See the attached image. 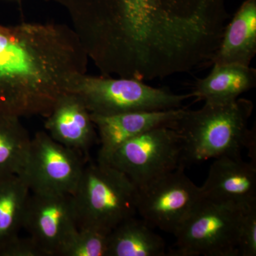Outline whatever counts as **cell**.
<instances>
[{
  "instance_id": "1",
  "label": "cell",
  "mask_w": 256,
  "mask_h": 256,
  "mask_svg": "<svg viewBox=\"0 0 256 256\" xmlns=\"http://www.w3.org/2000/svg\"><path fill=\"white\" fill-rule=\"evenodd\" d=\"M82 30L106 62L140 74L174 66L191 45L160 0H104Z\"/></svg>"
},
{
  "instance_id": "2",
  "label": "cell",
  "mask_w": 256,
  "mask_h": 256,
  "mask_svg": "<svg viewBox=\"0 0 256 256\" xmlns=\"http://www.w3.org/2000/svg\"><path fill=\"white\" fill-rule=\"evenodd\" d=\"M252 110L254 104L245 98L185 110L173 126L181 138L184 166L222 156H242L245 148L256 156L255 132L248 128Z\"/></svg>"
},
{
  "instance_id": "3",
  "label": "cell",
  "mask_w": 256,
  "mask_h": 256,
  "mask_svg": "<svg viewBox=\"0 0 256 256\" xmlns=\"http://www.w3.org/2000/svg\"><path fill=\"white\" fill-rule=\"evenodd\" d=\"M72 196L78 228L109 234L138 213V188L124 172L108 163L85 165Z\"/></svg>"
},
{
  "instance_id": "4",
  "label": "cell",
  "mask_w": 256,
  "mask_h": 256,
  "mask_svg": "<svg viewBox=\"0 0 256 256\" xmlns=\"http://www.w3.org/2000/svg\"><path fill=\"white\" fill-rule=\"evenodd\" d=\"M70 92L78 96L92 114H114L138 111L178 108L193 94L178 95L146 85L142 80L82 76Z\"/></svg>"
},
{
  "instance_id": "5",
  "label": "cell",
  "mask_w": 256,
  "mask_h": 256,
  "mask_svg": "<svg viewBox=\"0 0 256 256\" xmlns=\"http://www.w3.org/2000/svg\"><path fill=\"white\" fill-rule=\"evenodd\" d=\"M249 208L202 198L175 234L170 255L238 256L240 225Z\"/></svg>"
},
{
  "instance_id": "6",
  "label": "cell",
  "mask_w": 256,
  "mask_h": 256,
  "mask_svg": "<svg viewBox=\"0 0 256 256\" xmlns=\"http://www.w3.org/2000/svg\"><path fill=\"white\" fill-rule=\"evenodd\" d=\"M182 144L173 127L154 128L126 141L111 154L110 164L138 188H144L183 163Z\"/></svg>"
},
{
  "instance_id": "7",
  "label": "cell",
  "mask_w": 256,
  "mask_h": 256,
  "mask_svg": "<svg viewBox=\"0 0 256 256\" xmlns=\"http://www.w3.org/2000/svg\"><path fill=\"white\" fill-rule=\"evenodd\" d=\"M184 168L138 188V213L142 220L174 235L204 198L200 186L185 174Z\"/></svg>"
},
{
  "instance_id": "8",
  "label": "cell",
  "mask_w": 256,
  "mask_h": 256,
  "mask_svg": "<svg viewBox=\"0 0 256 256\" xmlns=\"http://www.w3.org/2000/svg\"><path fill=\"white\" fill-rule=\"evenodd\" d=\"M84 166L82 153L40 131L32 138L21 176L32 192L72 195Z\"/></svg>"
},
{
  "instance_id": "9",
  "label": "cell",
  "mask_w": 256,
  "mask_h": 256,
  "mask_svg": "<svg viewBox=\"0 0 256 256\" xmlns=\"http://www.w3.org/2000/svg\"><path fill=\"white\" fill-rule=\"evenodd\" d=\"M38 63L36 42L26 25L0 24V110L28 92Z\"/></svg>"
},
{
  "instance_id": "10",
  "label": "cell",
  "mask_w": 256,
  "mask_h": 256,
  "mask_svg": "<svg viewBox=\"0 0 256 256\" xmlns=\"http://www.w3.org/2000/svg\"><path fill=\"white\" fill-rule=\"evenodd\" d=\"M22 228L46 256H58L60 249L78 229L72 195L31 192Z\"/></svg>"
},
{
  "instance_id": "11",
  "label": "cell",
  "mask_w": 256,
  "mask_h": 256,
  "mask_svg": "<svg viewBox=\"0 0 256 256\" xmlns=\"http://www.w3.org/2000/svg\"><path fill=\"white\" fill-rule=\"evenodd\" d=\"M184 112V109L178 108L107 116L90 114L100 140L98 162H107L120 146L142 133L164 126L173 127Z\"/></svg>"
},
{
  "instance_id": "12",
  "label": "cell",
  "mask_w": 256,
  "mask_h": 256,
  "mask_svg": "<svg viewBox=\"0 0 256 256\" xmlns=\"http://www.w3.org/2000/svg\"><path fill=\"white\" fill-rule=\"evenodd\" d=\"M200 188L207 200L244 208L256 206V164L242 156L216 158Z\"/></svg>"
},
{
  "instance_id": "13",
  "label": "cell",
  "mask_w": 256,
  "mask_h": 256,
  "mask_svg": "<svg viewBox=\"0 0 256 256\" xmlns=\"http://www.w3.org/2000/svg\"><path fill=\"white\" fill-rule=\"evenodd\" d=\"M45 128L52 139L82 154L88 151L97 138L90 112L73 92L58 99L46 117Z\"/></svg>"
},
{
  "instance_id": "14",
  "label": "cell",
  "mask_w": 256,
  "mask_h": 256,
  "mask_svg": "<svg viewBox=\"0 0 256 256\" xmlns=\"http://www.w3.org/2000/svg\"><path fill=\"white\" fill-rule=\"evenodd\" d=\"M256 53V0H248L224 28L212 60L214 64L250 66Z\"/></svg>"
},
{
  "instance_id": "15",
  "label": "cell",
  "mask_w": 256,
  "mask_h": 256,
  "mask_svg": "<svg viewBox=\"0 0 256 256\" xmlns=\"http://www.w3.org/2000/svg\"><path fill=\"white\" fill-rule=\"evenodd\" d=\"M256 84V69L236 64H214L212 72L196 82L194 97L213 104H226L239 98Z\"/></svg>"
},
{
  "instance_id": "16",
  "label": "cell",
  "mask_w": 256,
  "mask_h": 256,
  "mask_svg": "<svg viewBox=\"0 0 256 256\" xmlns=\"http://www.w3.org/2000/svg\"><path fill=\"white\" fill-rule=\"evenodd\" d=\"M164 239L146 220L130 217L112 229L108 236L107 256H164Z\"/></svg>"
},
{
  "instance_id": "17",
  "label": "cell",
  "mask_w": 256,
  "mask_h": 256,
  "mask_svg": "<svg viewBox=\"0 0 256 256\" xmlns=\"http://www.w3.org/2000/svg\"><path fill=\"white\" fill-rule=\"evenodd\" d=\"M30 188L21 175L0 178V246L22 228Z\"/></svg>"
},
{
  "instance_id": "18",
  "label": "cell",
  "mask_w": 256,
  "mask_h": 256,
  "mask_svg": "<svg viewBox=\"0 0 256 256\" xmlns=\"http://www.w3.org/2000/svg\"><path fill=\"white\" fill-rule=\"evenodd\" d=\"M20 118L0 112V178L22 173L32 138Z\"/></svg>"
},
{
  "instance_id": "19",
  "label": "cell",
  "mask_w": 256,
  "mask_h": 256,
  "mask_svg": "<svg viewBox=\"0 0 256 256\" xmlns=\"http://www.w3.org/2000/svg\"><path fill=\"white\" fill-rule=\"evenodd\" d=\"M108 234L90 228H78L60 249L58 256H107Z\"/></svg>"
},
{
  "instance_id": "20",
  "label": "cell",
  "mask_w": 256,
  "mask_h": 256,
  "mask_svg": "<svg viewBox=\"0 0 256 256\" xmlns=\"http://www.w3.org/2000/svg\"><path fill=\"white\" fill-rule=\"evenodd\" d=\"M239 256L256 255V206L248 208L242 217L238 240Z\"/></svg>"
},
{
  "instance_id": "21",
  "label": "cell",
  "mask_w": 256,
  "mask_h": 256,
  "mask_svg": "<svg viewBox=\"0 0 256 256\" xmlns=\"http://www.w3.org/2000/svg\"><path fill=\"white\" fill-rule=\"evenodd\" d=\"M0 256H46L32 237L16 236L0 246Z\"/></svg>"
}]
</instances>
